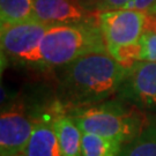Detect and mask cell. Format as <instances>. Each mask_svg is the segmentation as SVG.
I'll use <instances>...</instances> for the list:
<instances>
[{"label": "cell", "instance_id": "cell-1", "mask_svg": "<svg viewBox=\"0 0 156 156\" xmlns=\"http://www.w3.org/2000/svg\"><path fill=\"white\" fill-rule=\"evenodd\" d=\"M126 73L109 52L79 58L57 68V100L67 109L98 104L118 94Z\"/></svg>", "mask_w": 156, "mask_h": 156}, {"label": "cell", "instance_id": "cell-2", "mask_svg": "<svg viewBox=\"0 0 156 156\" xmlns=\"http://www.w3.org/2000/svg\"><path fill=\"white\" fill-rule=\"evenodd\" d=\"M109 52L97 16L50 26L41 44L39 68L57 69L93 53Z\"/></svg>", "mask_w": 156, "mask_h": 156}, {"label": "cell", "instance_id": "cell-3", "mask_svg": "<svg viewBox=\"0 0 156 156\" xmlns=\"http://www.w3.org/2000/svg\"><path fill=\"white\" fill-rule=\"evenodd\" d=\"M68 112L82 132L116 140L123 145L135 139L147 126L140 109L118 98L72 108Z\"/></svg>", "mask_w": 156, "mask_h": 156}, {"label": "cell", "instance_id": "cell-4", "mask_svg": "<svg viewBox=\"0 0 156 156\" xmlns=\"http://www.w3.org/2000/svg\"><path fill=\"white\" fill-rule=\"evenodd\" d=\"M53 101V100H52ZM51 102L14 98L2 103L0 117V156H11L26 149L35 125Z\"/></svg>", "mask_w": 156, "mask_h": 156}, {"label": "cell", "instance_id": "cell-5", "mask_svg": "<svg viewBox=\"0 0 156 156\" xmlns=\"http://www.w3.org/2000/svg\"><path fill=\"white\" fill-rule=\"evenodd\" d=\"M50 26L36 20L15 24H1V55L13 65L39 67L41 44Z\"/></svg>", "mask_w": 156, "mask_h": 156}, {"label": "cell", "instance_id": "cell-6", "mask_svg": "<svg viewBox=\"0 0 156 156\" xmlns=\"http://www.w3.org/2000/svg\"><path fill=\"white\" fill-rule=\"evenodd\" d=\"M98 26L108 51L139 42L145 33L147 15L133 9H115L97 13Z\"/></svg>", "mask_w": 156, "mask_h": 156}, {"label": "cell", "instance_id": "cell-7", "mask_svg": "<svg viewBox=\"0 0 156 156\" xmlns=\"http://www.w3.org/2000/svg\"><path fill=\"white\" fill-rule=\"evenodd\" d=\"M117 98L140 110L156 112V62H138L128 67Z\"/></svg>", "mask_w": 156, "mask_h": 156}, {"label": "cell", "instance_id": "cell-8", "mask_svg": "<svg viewBox=\"0 0 156 156\" xmlns=\"http://www.w3.org/2000/svg\"><path fill=\"white\" fill-rule=\"evenodd\" d=\"M93 16L82 0H34V20L48 26L80 22Z\"/></svg>", "mask_w": 156, "mask_h": 156}, {"label": "cell", "instance_id": "cell-9", "mask_svg": "<svg viewBox=\"0 0 156 156\" xmlns=\"http://www.w3.org/2000/svg\"><path fill=\"white\" fill-rule=\"evenodd\" d=\"M52 125L64 156H83L82 134L83 132L74 122L68 109L59 101L55 100L52 108Z\"/></svg>", "mask_w": 156, "mask_h": 156}, {"label": "cell", "instance_id": "cell-10", "mask_svg": "<svg viewBox=\"0 0 156 156\" xmlns=\"http://www.w3.org/2000/svg\"><path fill=\"white\" fill-rule=\"evenodd\" d=\"M53 103L55 100L35 125L28 145L24 149L27 156H64L52 125Z\"/></svg>", "mask_w": 156, "mask_h": 156}, {"label": "cell", "instance_id": "cell-11", "mask_svg": "<svg viewBox=\"0 0 156 156\" xmlns=\"http://www.w3.org/2000/svg\"><path fill=\"white\" fill-rule=\"evenodd\" d=\"M124 145L116 140L91 133L82 134L83 156H122Z\"/></svg>", "mask_w": 156, "mask_h": 156}, {"label": "cell", "instance_id": "cell-12", "mask_svg": "<svg viewBox=\"0 0 156 156\" xmlns=\"http://www.w3.org/2000/svg\"><path fill=\"white\" fill-rule=\"evenodd\" d=\"M34 0H0L1 24H15L33 20Z\"/></svg>", "mask_w": 156, "mask_h": 156}, {"label": "cell", "instance_id": "cell-13", "mask_svg": "<svg viewBox=\"0 0 156 156\" xmlns=\"http://www.w3.org/2000/svg\"><path fill=\"white\" fill-rule=\"evenodd\" d=\"M122 156H156V124H148L135 139L124 145Z\"/></svg>", "mask_w": 156, "mask_h": 156}, {"label": "cell", "instance_id": "cell-14", "mask_svg": "<svg viewBox=\"0 0 156 156\" xmlns=\"http://www.w3.org/2000/svg\"><path fill=\"white\" fill-rule=\"evenodd\" d=\"M109 53L118 62H120L123 66L127 68L134 65L135 62H142V48H141L140 41L133 44L123 45V46L111 49L109 50Z\"/></svg>", "mask_w": 156, "mask_h": 156}, {"label": "cell", "instance_id": "cell-15", "mask_svg": "<svg viewBox=\"0 0 156 156\" xmlns=\"http://www.w3.org/2000/svg\"><path fill=\"white\" fill-rule=\"evenodd\" d=\"M132 0H88L86 7L90 12H105V11H115V9H122L131 2Z\"/></svg>", "mask_w": 156, "mask_h": 156}, {"label": "cell", "instance_id": "cell-16", "mask_svg": "<svg viewBox=\"0 0 156 156\" xmlns=\"http://www.w3.org/2000/svg\"><path fill=\"white\" fill-rule=\"evenodd\" d=\"M142 62H156V31H145L140 38Z\"/></svg>", "mask_w": 156, "mask_h": 156}, {"label": "cell", "instance_id": "cell-17", "mask_svg": "<svg viewBox=\"0 0 156 156\" xmlns=\"http://www.w3.org/2000/svg\"><path fill=\"white\" fill-rule=\"evenodd\" d=\"M125 8L142 12L146 15L156 16V0H132Z\"/></svg>", "mask_w": 156, "mask_h": 156}, {"label": "cell", "instance_id": "cell-18", "mask_svg": "<svg viewBox=\"0 0 156 156\" xmlns=\"http://www.w3.org/2000/svg\"><path fill=\"white\" fill-rule=\"evenodd\" d=\"M11 156H27V155H26V153L23 151L21 153H17V154H14V155H11Z\"/></svg>", "mask_w": 156, "mask_h": 156}, {"label": "cell", "instance_id": "cell-19", "mask_svg": "<svg viewBox=\"0 0 156 156\" xmlns=\"http://www.w3.org/2000/svg\"><path fill=\"white\" fill-rule=\"evenodd\" d=\"M87 1H88V0H82V2H83L84 6H86V4H87Z\"/></svg>", "mask_w": 156, "mask_h": 156}]
</instances>
